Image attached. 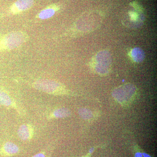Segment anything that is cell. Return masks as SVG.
I'll list each match as a JSON object with an SVG mask.
<instances>
[{"instance_id":"6da1fadb","label":"cell","mask_w":157,"mask_h":157,"mask_svg":"<svg viewBox=\"0 0 157 157\" xmlns=\"http://www.w3.org/2000/svg\"><path fill=\"white\" fill-rule=\"evenodd\" d=\"M29 39L28 34L22 31L11 32L0 36V52L9 51L18 48Z\"/></svg>"},{"instance_id":"7a4b0ae2","label":"cell","mask_w":157,"mask_h":157,"mask_svg":"<svg viewBox=\"0 0 157 157\" xmlns=\"http://www.w3.org/2000/svg\"><path fill=\"white\" fill-rule=\"evenodd\" d=\"M33 86L37 90L52 95H62L67 94V90L63 85L58 82L51 79H41L35 81Z\"/></svg>"},{"instance_id":"3957f363","label":"cell","mask_w":157,"mask_h":157,"mask_svg":"<svg viewBox=\"0 0 157 157\" xmlns=\"http://www.w3.org/2000/svg\"><path fill=\"white\" fill-rule=\"evenodd\" d=\"M94 68L96 72L100 74H106L111 66V58L108 52L103 51L97 54L95 57Z\"/></svg>"},{"instance_id":"277c9868","label":"cell","mask_w":157,"mask_h":157,"mask_svg":"<svg viewBox=\"0 0 157 157\" xmlns=\"http://www.w3.org/2000/svg\"><path fill=\"white\" fill-rule=\"evenodd\" d=\"M135 86L132 84H127L117 88L113 93V96L121 104L131 101L135 93Z\"/></svg>"},{"instance_id":"5b68a950","label":"cell","mask_w":157,"mask_h":157,"mask_svg":"<svg viewBox=\"0 0 157 157\" xmlns=\"http://www.w3.org/2000/svg\"><path fill=\"white\" fill-rule=\"evenodd\" d=\"M33 4V0H17L11 6V11L13 14H18L30 9Z\"/></svg>"},{"instance_id":"8992f818","label":"cell","mask_w":157,"mask_h":157,"mask_svg":"<svg viewBox=\"0 0 157 157\" xmlns=\"http://www.w3.org/2000/svg\"><path fill=\"white\" fill-rule=\"evenodd\" d=\"M18 136L23 140H27L32 139L34 134L33 126L31 125L24 124L19 127L17 132Z\"/></svg>"},{"instance_id":"52a82bcc","label":"cell","mask_w":157,"mask_h":157,"mask_svg":"<svg viewBox=\"0 0 157 157\" xmlns=\"http://www.w3.org/2000/svg\"><path fill=\"white\" fill-rule=\"evenodd\" d=\"M19 150V147L15 144L8 142L3 145L1 149V152L6 155L11 156L16 154Z\"/></svg>"},{"instance_id":"ba28073f","label":"cell","mask_w":157,"mask_h":157,"mask_svg":"<svg viewBox=\"0 0 157 157\" xmlns=\"http://www.w3.org/2000/svg\"><path fill=\"white\" fill-rule=\"evenodd\" d=\"M0 104L6 107H12L14 104L12 98L4 91L0 89Z\"/></svg>"},{"instance_id":"9c48e42d","label":"cell","mask_w":157,"mask_h":157,"mask_svg":"<svg viewBox=\"0 0 157 157\" xmlns=\"http://www.w3.org/2000/svg\"><path fill=\"white\" fill-rule=\"evenodd\" d=\"M55 6H50L42 10L38 15V18L41 20L48 19L53 16L56 11Z\"/></svg>"},{"instance_id":"30bf717a","label":"cell","mask_w":157,"mask_h":157,"mask_svg":"<svg viewBox=\"0 0 157 157\" xmlns=\"http://www.w3.org/2000/svg\"><path fill=\"white\" fill-rule=\"evenodd\" d=\"M71 114L69 109L67 108H62L56 109L49 115L50 118H61L67 117Z\"/></svg>"},{"instance_id":"8fae6325","label":"cell","mask_w":157,"mask_h":157,"mask_svg":"<svg viewBox=\"0 0 157 157\" xmlns=\"http://www.w3.org/2000/svg\"><path fill=\"white\" fill-rule=\"evenodd\" d=\"M132 57L135 62L141 63L145 58V53L141 48H135L131 52Z\"/></svg>"},{"instance_id":"7c38bea8","label":"cell","mask_w":157,"mask_h":157,"mask_svg":"<svg viewBox=\"0 0 157 157\" xmlns=\"http://www.w3.org/2000/svg\"><path fill=\"white\" fill-rule=\"evenodd\" d=\"M79 115L82 118L88 119L92 117V113L89 110L86 109H81L78 111Z\"/></svg>"},{"instance_id":"4fadbf2b","label":"cell","mask_w":157,"mask_h":157,"mask_svg":"<svg viewBox=\"0 0 157 157\" xmlns=\"http://www.w3.org/2000/svg\"><path fill=\"white\" fill-rule=\"evenodd\" d=\"M130 17H131V20L132 21H137L138 20V14L134 12H131L130 13Z\"/></svg>"},{"instance_id":"5bb4252c","label":"cell","mask_w":157,"mask_h":157,"mask_svg":"<svg viewBox=\"0 0 157 157\" xmlns=\"http://www.w3.org/2000/svg\"><path fill=\"white\" fill-rule=\"evenodd\" d=\"M135 157H151L148 155L144 153L138 152L136 153L135 155Z\"/></svg>"},{"instance_id":"9a60e30c","label":"cell","mask_w":157,"mask_h":157,"mask_svg":"<svg viewBox=\"0 0 157 157\" xmlns=\"http://www.w3.org/2000/svg\"><path fill=\"white\" fill-rule=\"evenodd\" d=\"M32 157H45V156L43 153H38L36 155H35Z\"/></svg>"},{"instance_id":"2e32d148","label":"cell","mask_w":157,"mask_h":157,"mask_svg":"<svg viewBox=\"0 0 157 157\" xmlns=\"http://www.w3.org/2000/svg\"><path fill=\"white\" fill-rule=\"evenodd\" d=\"M94 148H92L90 150V153L93 152V151H94Z\"/></svg>"}]
</instances>
